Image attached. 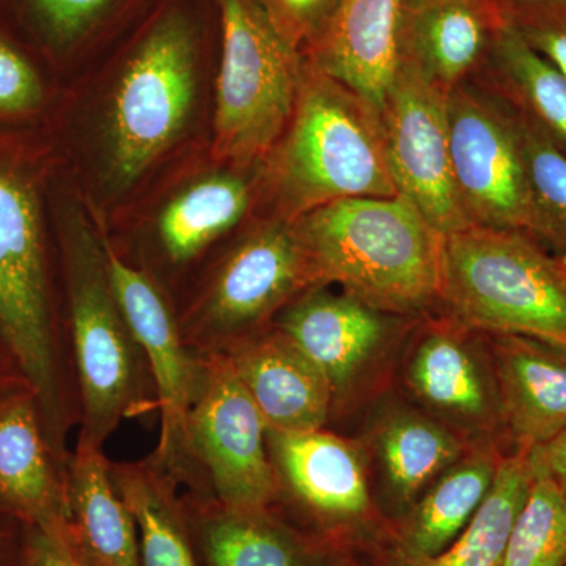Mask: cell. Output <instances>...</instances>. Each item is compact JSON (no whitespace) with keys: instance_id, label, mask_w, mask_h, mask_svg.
<instances>
[{"instance_id":"obj_27","label":"cell","mask_w":566,"mask_h":566,"mask_svg":"<svg viewBox=\"0 0 566 566\" xmlns=\"http://www.w3.org/2000/svg\"><path fill=\"white\" fill-rule=\"evenodd\" d=\"M251 200V186L232 174L212 175L189 186L159 216V240L170 262H189L232 230Z\"/></svg>"},{"instance_id":"obj_18","label":"cell","mask_w":566,"mask_h":566,"mask_svg":"<svg viewBox=\"0 0 566 566\" xmlns=\"http://www.w3.org/2000/svg\"><path fill=\"white\" fill-rule=\"evenodd\" d=\"M509 453H527L566 431V345L486 334Z\"/></svg>"},{"instance_id":"obj_36","label":"cell","mask_w":566,"mask_h":566,"mask_svg":"<svg viewBox=\"0 0 566 566\" xmlns=\"http://www.w3.org/2000/svg\"><path fill=\"white\" fill-rule=\"evenodd\" d=\"M534 475L545 476L566 499V431L527 452Z\"/></svg>"},{"instance_id":"obj_14","label":"cell","mask_w":566,"mask_h":566,"mask_svg":"<svg viewBox=\"0 0 566 566\" xmlns=\"http://www.w3.org/2000/svg\"><path fill=\"white\" fill-rule=\"evenodd\" d=\"M460 84L447 93L450 161L472 227L532 237L531 202L512 106Z\"/></svg>"},{"instance_id":"obj_34","label":"cell","mask_w":566,"mask_h":566,"mask_svg":"<svg viewBox=\"0 0 566 566\" xmlns=\"http://www.w3.org/2000/svg\"><path fill=\"white\" fill-rule=\"evenodd\" d=\"M43 102L39 73L24 55L0 39V115L24 114Z\"/></svg>"},{"instance_id":"obj_8","label":"cell","mask_w":566,"mask_h":566,"mask_svg":"<svg viewBox=\"0 0 566 566\" xmlns=\"http://www.w3.org/2000/svg\"><path fill=\"white\" fill-rule=\"evenodd\" d=\"M197 31L188 13L164 11L129 55L112 98L111 166L129 186L186 128L196 102Z\"/></svg>"},{"instance_id":"obj_29","label":"cell","mask_w":566,"mask_h":566,"mask_svg":"<svg viewBox=\"0 0 566 566\" xmlns=\"http://www.w3.org/2000/svg\"><path fill=\"white\" fill-rule=\"evenodd\" d=\"M512 111L526 172L532 238L566 256V153L524 112L515 106Z\"/></svg>"},{"instance_id":"obj_24","label":"cell","mask_w":566,"mask_h":566,"mask_svg":"<svg viewBox=\"0 0 566 566\" xmlns=\"http://www.w3.org/2000/svg\"><path fill=\"white\" fill-rule=\"evenodd\" d=\"M502 22L495 0H433L405 9L401 54L450 92L486 65Z\"/></svg>"},{"instance_id":"obj_39","label":"cell","mask_w":566,"mask_h":566,"mask_svg":"<svg viewBox=\"0 0 566 566\" xmlns=\"http://www.w3.org/2000/svg\"><path fill=\"white\" fill-rule=\"evenodd\" d=\"M428 2H433V0H405V9H417V7L424 6Z\"/></svg>"},{"instance_id":"obj_12","label":"cell","mask_w":566,"mask_h":566,"mask_svg":"<svg viewBox=\"0 0 566 566\" xmlns=\"http://www.w3.org/2000/svg\"><path fill=\"white\" fill-rule=\"evenodd\" d=\"M102 238L112 289L147 360L161 419L150 460L191 493L205 494L207 488L186 438L189 411L202 385L203 356L182 337L180 319L150 275L126 263L106 237Z\"/></svg>"},{"instance_id":"obj_32","label":"cell","mask_w":566,"mask_h":566,"mask_svg":"<svg viewBox=\"0 0 566 566\" xmlns=\"http://www.w3.org/2000/svg\"><path fill=\"white\" fill-rule=\"evenodd\" d=\"M41 29L52 43L73 46L88 35L120 0H29Z\"/></svg>"},{"instance_id":"obj_28","label":"cell","mask_w":566,"mask_h":566,"mask_svg":"<svg viewBox=\"0 0 566 566\" xmlns=\"http://www.w3.org/2000/svg\"><path fill=\"white\" fill-rule=\"evenodd\" d=\"M534 483L527 453H506L485 501L444 553L412 566H501Z\"/></svg>"},{"instance_id":"obj_7","label":"cell","mask_w":566,"mask_h":566,"mask_svg":"<svg viewBox=\"0 0 566 566\" xmlns=\"http://www.w3.org/2000/svg\"><path fill=\"white\" fill-rule=\"evenodd\" d=\"M279 485L277 510L335 554H385L390 524L376 505L367 457L357 438L322 430L268 428Z\"/></svg>"},{"instance_id":"obj_22","label":"cell","mask_w":566,"mask_h":566,"mask_svg":"<svg viewBox=\"0 0 566 566\" xmlns=\"http://www.w3.org/2000/svg\"><path fill=\"white\" fill-rule=\"evenodd\" d=\"M61 536L82 566H142L136 523L99 447L77 442L70 453Z\"/></svg>"},{"instance_id":"obj_6","label":"cell","mask_w":566,"mask_h":566,"mask_svg":"<svg viewBox=\"0 0 566 566\" xmlns=\"http://www.w3.org/2000/svg\"><path fill=\"white\" fill-rule=\"evenodd\" d=\"M221 69L214 155L248 166L264 159L292 120L307 57L279 32L260 0H218Z\"/></svg>"},{"instance_id":"obj_1","label":"cell","mask_w":566,"mask_h":566,"mask_svg":"<svg viewBox=\"0 0 566 566\" xmlns=\"http://www.w3.org/2000/svg\"><path fill=\"white\" fill-rule=\"evenodd\" d=\"M294 226L312 286H335L411 318L439 305L444 237L400 193L337 200L305 212Z\"/></svg>"},{"instance_id":"obj_5","label":"cell","mask_w":566,"mask_h":566,"mask_svg":"<svg viewBox=\"0 0 566 566\" xmlns=\"http://www.w3.org/2000/svg\"><path fill=\"white\" fill-rule=\"evenodd\" d=\"M0 338L39 397L55 455L66 464L69 403L52 324L39 199L24 174L0 161Z\"/></svg>"},{"instance_id":"obj_9","label":"cell","mask_w":566,"mask_h":566,"mask_svg":"<svg viewBox=\"0 0 566 566\" xmlns=\"http://www.w3.org/2000/svg\"><path fill=\"white\" fill-rule=\"evenodd\" d=\"M334 289L308 286L279 312L273 326L322 371L333 395V419H340L392 389L395 365L417 318L379 311Z\"/></svg>"},{"instance_id":"obj_21","label":"cell","mask_w":566,"mask_h":566,"mask_svg":"<svg viewBox=\"0 0 566 566\" xmlns=\"http://www.w3.org/2000/svg\"><path fill=\"white\" fill-rule=\"evenodd\" d=\"M505 455L499 442L469 444L390 524L386 556L397 566H412L444 553L485 501Z\"/></svg>"},{"instance_id":"obj_33","label":"cell","mask_w":566,"mask_h":566,"mask_svg":"<svg viewBox=\"0 0 566 566\" xmlns=\"http://www.w3.org/2000/svg\"><path fill=\"white\" fill-rule=\"evenodd\" d=\"M279 32L307 54L333 24L344 0H260Z\"/></svg>"},{"instance_id":"obj_11","label":"cell","mask_w":566,"mask_h":566,"mask_svg":"<svg viewBox=\"0 0 566 566\" xmlns=\"http://www.w3.org/2000/svg\"><path fill=\"white\" fill-rule=\"evenodd\" d=\"M392 389L468 444L494 441L505 449L486 334L444 312L420 316L401 346Z\"/></svg>"},{"instance_id":"obj_31","label":"cell","mask_w":566,"mask_h":566,"mask_svg":"<svg viewBox=\"0 0 566 566\" xmlns=\"http://www.w3.org/2000/svg\"><path fill=\"white\" fill-rule=\"evenodd\" d=\"M506 22L566 80V0H495Z\"/></svg>"},{"instance_id":"obj_20","label":"cell","mask_w":566,"mask_h":566,"mask_svg":"<svg viewBox=\"0 0 566 566\" xmlns=\"http://www.w3.org/2000/svg\"><path fill=\"white\" fill-rule=\"evenodd\" d=\"M202 566H329L327 549L277 509H234L211 495H182Z\"/></svg>"},{"instance_id":"obj_38","label":"cell","mask_w":566,"mask_h":566,"mask_svg":"<svg viewBox=\"0 0 566 566\" xmlns=\"http://www.w3.org/2000/svg\"><path fill=\"white\" fill-rule=\"evenodd\" d=\"M17 374V368L7 365V356H2V354H0V382H2L3 379L9 378V376Z\"/></svg>"},{"instance_id":"obj_37","label":"cell","mask_w":566,"mask_h":566,"mask_svg":"<svg viewBox=\"0 0 566 566\" xmlns=\"http://www.w3.org/2000/svg\"><path fill=\"white\" fill-rule=\"evenodd\" d=\"M329 566H364L360 562L356 560V557L349 556V554H337L331 562Z\"/></svg>"},{"instance_id":"obj_30","label":"cell","mask_w":566,"mask_h":566,"mask_svg":"<svg viewBox=\"0 0 566 566\" xmlns=\"http://www.w3.org/2000/svg\"><path fill=\"white\" fill-rule=\"evenodd\" d=\"M501 566H566V499L545 476L534 475Z\"/></svg>"},{"instance_id":"obj_15","label":"cell","mask_w":566,"mask_h":566,"mask_svg":"<svg viewBox=\"0 0 566 566\" xmlns=\"http://www.w3.org/2000/svg\"><path fill=\"white\" fill-rule=\"evenodd\" d=\"M447 93L401 54L397 76L381 109L395 188L419 208L442 237L472 227L453 181Z\"/></svg>"},{"instance_id":"obj_13","label":"cell","mask_w":566,"mask_h":566,"mask_svg":"<svg viewBox=\"0 0 566 566\" xmlns=\"http://www.w3.org/2000/svg\"><path fill=\"white\" fill-rule=\"evenodd\" d=\"M268 424L223 353L205 354L186 423L189 453L208 494L234 509H277Z\"/></svg>"},{"instance_id":"obj_26","label":"cell","mask_w":566,"mask_h":566,"mask_svg":"<svg viewBox=\"0 0 566 566\" xmlns=\"http://www.w3.org/2000/svg\"><path fill=\"white\" fill-rule=\"evenodd\" d=\"M486 69L502 98L524 112L566 153V80L506 22L495 35Z\"/></svg>"},{"instance_id":"obj_35","label":"cell","mask_w":566,"mask_h":566,"mask_svg":"<svg viewBox=\"0 0 566 566\" xmlns=\"http://www.w3.org/2000/svg\"><path fill=\"white\" fill-rule=\"evenodd\" d=\"M21 566H82L63 543L61 534L51 528L28 526Z\"/></svg>"},{"instance_id":"obj_3","label":"cell","mask_w":566,"mask_h":566,"mask_svg":"<svg viewBox=\"0 0 566 566\" xmlns=\"http://www.w3.org/2000/svg\"><path fill=\"white\" fill-rule=\"evenodd\" d=\"M439 305L479 333L566 345V263L531 234L469 227L442 241Z\"/></svg>"},{"instance_id":"obj_25","label":"cell","mask_w":566,"mask_h":566,"mask_svg":"<svg viewBox=\"0 0 566 566\" xmlns=\"http://www.w3.org/2000/svg\"><path fill=\"white\" fill-rule=\"evenodd\" d=\"M112 480L128 505L139 536L142 566H202L180 483L153 463H111Z\"/></svg>"},{"instance_id":"obj_4","label":"cell","mask_w":566,"mask_h":566,"mask_svg":"<svg viewBox=\"0 0 566 566\" xmlns=\"http://www.w3.org/2000/svg\"><path fill=\"white\" fill-rule=\"evenodd\" d=\"M70 331L80 394L77 442L103 449L118 424L156 409L147 360L107 273L106 251L84 221L65 237Z\"/></svg>"},{"instance_id":"obj_16","label":"cell","mask_w":566,"mask_h":566,"mask_svg":"<svg viewBox=\"0 0 566 566\" xmlns=\"http://www.w3.org/2000/svg\"><path fill=\"white\" fill-rule=\"evenodd\" d=\"M357 441L367 457L376 505L389 524L469 446L394 389L365 408Z\"/></svg>"},{"instance_id":"obj_2","label":"cell","mask_w":566,"mask_h":566,"mask_svg":"<svg viewBox=\"0 0 566 566\" xmlns=\"http://www.w3.org/2000/svg\"><path fill=\"white\" fill-rule=\"evenodd\" d=\"M264 159L277 216L290 221L337 200L398 196L381 111L308 59L292 120Z\"/></svg>"},{"instance_id":"obj_23","label":"cell","mask_w":566,"mask_h":566,"mask_svg":"<svg viewBox=\"0 0 566 566\" xmlns=\"http://www.w3.org/2000/svg\"><path fill=\"white\" fill-rule=\"evenodd\" d=\"M403 14L405 0H344L305 57L381 111L400 66Z\"/></svg>"},{"instance_id":"obj_17","label":"cell","mask_w":566,"mask_h":566,"mask_svg":"<svg viewBox=\"0 0 566 566\" xmlns=\"http://www.w3.org/2000/svg\"><path fill=\"white\" fill-rule=\"evenodd\" d=\"M65 465L52 449L39 397L20 374L0 382V512L61 534Z\"/></svg>"},{"instance_id":"obj_19","label":"cell","mask_w":566,"mask_h":566,"mask_svg":"<svg viewBox=\"0 0 566 566\" xmlns=\"http://www.w3.org/2000/svg\"><path fill=\"white\" fill-rule=\"evenodd\" d=\"M262 412L283 433L322 430L333 419V395L318 367L271 324L223 352Z\"/></svg>"},{"instance_id":"obj_10","label":"cell","mask_w":566,"mask_h":566,"mask_svg":"<svg viewBox=\"0 0 566 566\" xmlns=\"http://www.w3.org/2000/svg\"><path fill=\"white\" fill-rule=\"evenodd\" d=\"M308 286L311 271L296 226L275 216L245 234L226 256L181 319L182 337L202 356L223 353L270 327L279 312Z\"/></svg>"}]
</instances>
